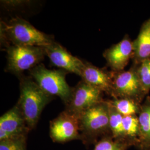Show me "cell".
Returning a JSON list of instances; mask_svg holds the SVG:
<instances>
[{"instance_id": "1", "label": "cell", "mask_w": 150, "mask_h": 150, "mask_svg": "<svg viewBox=\"0 0 150 150\" xmlns=\"http://www.w3.org/2000/svg\"><path fill=\"white\" fill-rule=\"evenodd\" d=\"M1 38L15 46L45 47L54 42V38L38 30L28 22L19 17L1 23Z\"/></svg>"}, {"instance_id": "2", "label": "cell", "mask_w": 150, "mask_h": 150, "mask_svg": "<svg viewBox=\"0 0 150 150\" xmlns=\"http://www.w3.org/2000/svg\"><path fill=\"white\" fill-rule=\"evenodd\" d=\"M20 96L17 104L28 128H33L51 96L31 79L24 77L20 82Z\"/></svg>"}, {"instance_id": "3", "label": "cell", "mask_w": 150, "mask_h": 150, "mask_svg": "<svg viewBox=\"0 0 150 150\" xmlns=\"http://www.w3.org/2000/svg\"><path fill=\"white\" fill-rule=\"evenodd\" d=\"M63 70H51L43 64H39L30 70L32 79L40 87L50 96H57L66 104L70 102L73 88L66 80V74Z\"/></svg>"}, {"instance_id": "4", "label": "cell", "mask_w": 150, "mask_h": 150, "mask_svg": "<svg viewBox=\"0 0 150 150\" xmlns=\"http://www.w3.org/2000/svg\"><path fill=\"white\" fill-rule=\"evenodd\" d=\"M7 54V69L16 74L40 64L46 55L43 47L15 45L8 46Z\"/></svg>"}, {"instance_id": "5", "label": "cell", "mask_w": 150, "mask_h": 150, "mask_svg": "<svg viewBox=\"0 0 150 150\" xmlns=\"http://www.w3.org/2000/svg\"><path fill=\"white\" fill-rule=\"evenodd\" d=\"M115 98H125L140 103L146 93L143 90L137 69L117 72L113 76L112 93Z\"/></svg>"}, {"instance_id": "6", "label": "cell", "mask_w": 150, "mask_h": 150, "mask_svg": "<svg viewBox=\"0 0 150 150\" xmlns=\"http://www.w3.org/2000/svg\"><path fill=\"white\" fill-rule=\"evenodd\" d=\"M79 116L81 127L89 134H101L110 130L109 106L107 102H100L81 113Z\"/></svg>"}, {"instance_id": "7", "label": "cell", "mask_w": 150, "mask_h": 150, "mask_svg": "<svg viewBox=\"0 0 150 150\" xmlns=\"http://www.w3.org/2000/svg\"><path fill=\"white\" fill-rule=\"evenodd\" d=\"M102 91L82 81L72 90L67 111L77 115L102 100Z\"/></svg>"}, {"instance_id": "8", "label": "cell", "mask_w": 150, "mask_h": 150, "mask_svg": "<svg viewBox=\"0 0 150 150\" xmlns=\"http://www.w3.org/2000/svg\"><path fill=\"white\" fill-rule=\"evenodd\" d=\"M44 50L52 64L67 72L81 76L85 63L72 55L59 43L54 41L44 47Z\"/></svg>"}, {"instance_id": "9", "label": "cell", "mask_w": 150, "mask_h": 150, "mask_svg": "<svg viewBox=\"0 0 150 150\" xmlns=\"http://www.w3.org/2000/svg\"><path fill=\"white\" fill-rule=\"evenodd\" d=\"M79 125L78 115L69 111L62 113L51 123V137L57 142L73 139L78 134Z\"/></svg>"}, {"instance_id": "10", "label": "cell", "mask_w": 150, "mask_h": 150, "mask_svg": "<svg viewBox=\"0 0 150 150\" xmlns=\"http://www.w3.org/2000/svg\"><path fill=\"white\" fill-rule=\"evenodd\" d=\"M103 55L113 70L116 72L122 71L134 56L133 42L126 36L118 43L107 50Z\"/></svg>"}, {"instance_id": "11", "label": "cell", "mask_w": 150, "mask_h": 150, "mask_svg": "<svg viewBox=\"0 0 150 150\" xmlns=\"http://www.w3.org/2000/svg\"><path fill=\"white\" fill-rule=\"evenodd\" d=\"M25 125V120L17 105L0 118V141L22 136Z\"/></svg>"}, {"instance_id": "12", "label": "cell", "mask_w": 150, "mask_h": 150, "mask_svg": "<svg viewBox=\"0 0 150 150\" xmlns=\"http://www.w3.org/2000/svg\"><path fill=\"white\" fill-rule=\"evenodd\" d=\"M80 77L86 83L102 92L112 93L113 75L92 64L85 63Z\"/></svg>"}, {"instance_id": "13", "label": "cell", "mask_w": 150, "mask_h": 150, "mask_svg": "<svg viewBox=\"0 0 150 150\" xmlns=\"http://www.w3.org/2000/svg\"><path fill=\"white\" fill-rule=\"evenodd\" d=\"M133 47L137 63L150 59V18L142 24L137 38L133 42Z\"/></svg>"}, {"instance_id": "14", "label": "cell", "mask_w": 150, "mask_h": 150, "mask_svg": "<svg viewBox=\"0 0 150 150\" xmlns=\"http://www.w3.org/2000/svg\"><path fill=\"white\" fill-rule=\"evenodd\" d=\"M139 150H150V97L141 106L139 113Z\"/></svg>"}, {"instance_id": "15", "label": "cell", "mask_w": 150, "mask_h": 150, "mask_svg": "<svg viewBox=\"0 0 150 150\" xmlns=\"http://www.w3.org/2000/svg\"><path fill=\"white\" fill-rule=\"evenodd\" d=\"M122 123L126 140L131 146L137 147L139 137V117L136 115L123 116Z\"/></svg>"}, {"instance_id": "16", "label": "cell", "mask_w": 150, "mask_h": 150, "mask_svg": "<svg viewBox=\"0 0 150 150\" xmlns=\"http://www.w3.org/2000/svg\"><path fill=\"white\" fill-rule=\"evenodd\" d=\"M108 102L123 116L139 114L141 106L139 103L125 98H115Z\"/></svg>"}, {"instance_id": "17", "label": "cell", "mask_w": 150, "mask_h": 150, "mask_svg": "<svg viewBox=\"0 0 150 150\" xmlns=\"http://www.w3.org/2000/svg\"><path fill=\"white\" fill-rule=\"evenodd\" d=\"M107 103L109 106L110 131L112 134L113 136L115 139L127 141L125 139V135L123 129L122 123L123 116L118 112L108 102H107Z\"/></svg>"}, {"instance_id": "18", "label": "cell", "mask_w": 150, "mask_h": 150, "mask_svg": "<svg viewBox=\"0 0 150 150\" xmlns=\"http://www.w3.org/2000/svg\"><path fill=\"white\" fill-rule=\"evenodd\" d=\"M137 71L143 90L147 94L150 90V59L141 62Z\"/></svg>"}, {"instance_id": "19", "label": "cell", "mask_w": 150, "mask_h": 150, "mask_svg": "<svg viewBox=\"0 0 150 150\" xmlns=\"http://www.w3.org/2000/svg\"><path fill=\"white\" fill-rule=\"evenodd\" d=\"M131 146L125 141L106 138L97 144L93 150H126Z\"/></svg>"}, {"instance_id": "20", "label": "cell", "mask_w": 150, "mask_h": 150, "mask_svg": "<svg viewBox=\"0 0 150 150\" xmlns=\"http://www.w3.org/2000/svg\"><path fill=\"white\" fill-rule=\"evenodd\" d=\"M22 136L0 141V150H26L25 139Z\"/></svg>"}]
</instances>
